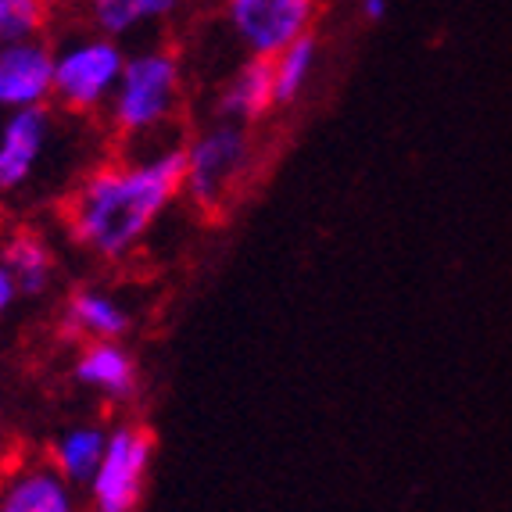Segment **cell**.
Listing matches in <instances>:
<instances>
[{"instance_id":"obj_5","label":"cell","mask_w":512,"mask_h":512,"mask_svg":"<svg viewBox=\"0 0 512 512\" xmlns=\"http://www.w3.org/2000/svg\"><path fill=\"white\" fill-rule=\"evenodd\" d=\"M154 459V434L137 423H119L108 430V444L97 462L86 495L97 512H133L144 502L147 473Z\"/></svg>"},{"instance_id":"obj_9","label":"cell","mask_w":512,"mask_h":512,"mask_svg":"<svg viewBox=\"0 0 512 512\" xmlns=\"http://www.w3.org/2000/svg\"><path fill=\"white\" fill-rule=\"evenodd\" d=\"M72 380L108 402H126L137 394V362L122 341H86L72 362Z\"/></svg>"},{"instance_id":"obj_4","label":"cell","mask_w":512,"mask_h":512,"mask_svg":"<svg viewBox=\"0 0 512 512\" xmlns=\"http://www.w3.org/2000/svg\"><path fill=\"white\" fill-rule=\"evenodd\" d=\"M126 65V51L115 36L90 33L54 51V101L69 111H97L111 101Z\"/></svg>"},{"instance_id":"obj_14","label":"cell","mask_w":512,"mask_h":512,"mask_svg":"<svg viewBox=\"0 0 512 512\" xmlns=\"http://www.w3.org/2000/svg\"><path fill=\"white\" fill-rule=\"evenodd\" d=\"M176 11H180V0H86V15L94 29L115 36V40L137 33V29L158 26Z\"/></svg>"},{"instance_id":"obj_15","label":"cell","mask_w":512,"mask_h":512,"mask_svg":"<svg viewBox=\"0 0 512 512\" xmlns=\"http://www.w3.org/2000/svg\"><path fill=\"white\" fill-rule=\"evenodd\" d=\"M108 444V430L101 427H72L51 444V462L72 487H86L94 477L97 462Z\"/></svg>"},{"instance_id":"obj_3","label":"cell","mask_w":512,"mask_h":512,"mask_svg":"<svg viewBox=\"0 0 512 512\" xmlns=\"http://www.w3.org/2000/svg\"><path fill=\"white\" fill-rule=\"evenodd\" d=\"M183 158H187L183 194L190 197V205L201 212H219L230 205L237 183L248 176L255 147L244 122L219 119L183 147Z\"/></svg>"},{"instance_id":"obj_7","label":"cell","mask_w":512,"mask_h":512,"mask_svg":"<svg viewBox=\"0 0 512 512\" xmlns=\"http://www.w3.org/2000/svg\"><path fill=\"white\" fill-rule=\"evenodd\" d=\"M54 97V51L43 40L0 43V108H29Z\"/></svg>"},{"instance_id":"obj_13","label":"cell","mask_w":512,"mask_h":512,"mask_svg":"<svg viewBox=\"0 0 512 512\" xmlns=\"http://www.w3.org/2000/svg\"><path fill=\"white\" fill-rule=\"evenodd\" d=\"M0 265L15 276L18 294L40 298L54 283V255L33 230H15L0 240Z\"/></svg>"},{"instance_id":"obj_2","label":"cell","mask_w":512,"mask_h":512,"mask_svg":"<svg viewBox=\"0 0 512 512\" xmlns=\"http://www.w3.org/2000/svg\"><path fill=\"white\" fill-rule=\"evenodd\" d=\"M183 97V65L165 47L140 51L126 58L115 94L108 101L111 126L122 137H147L151 129L165 126Z\"/></svg>"},{"instance_id":"obj_8","label":"cell","mask_w":512,"mask_h":512,"mask_svg":"<svg viewBox=\"0 0 512 512\" xmlns=\"http://www.w3.org/2000/svg\"><path fill=\"white\" fill-rule=\"evenodd\" d=\"M51 140V115L43 104L15 108L0 126V194H15L33 180Z\"/></svg>"},{"instance_id":"obj_19","label":"cell","mask_w":512,"mask_h":512,"mask_svg":"<svg viewBox=\"0 0 512 512\" xmlns=\"http://www.w3.org/2000/svg\"><path fill=\"white\" fill-rule=\"evenodd\" d=\"M362 15L369 22H384L387 18V0H362Z\"/></svg>"},{"instance_id":"obj_6","label":"cell","mask_w":512,"mask_h":512,"mask_svg":"<svg viewBox=\"0 0 512 512\" xmlns=\"http://www.w3.org/2000/svg\"><path fill=\"white\" fill-rule=\"evenodd\" d=\"M319 0H226L230 29L251 58H276L298 36L312 33Z\"/></svg>"},{"instance_id":"obj_17","label":"cell","mask_w":512,"mask_h":512,"mask_svg":"<svg viewBox=\"0 0 512 512\" xmlns=\"http://www.w3.org/2000/svg\"><path fill=\"white\" fill-rule=\"evenodd\" d=\"M47 4L43 0H0V43L40 36Z\"/></svg>"},{"instance_id":"obj_16","label":"cell","mask_w":512,"mask_h":512,"mask_svg":"<svg viewBox=\"0 0 512 512\" xmlns=\"http://www.w3.org/2000/svg\"><path fill=\"white\" fill-rule=\"evenodd\" d=\"M319 65V40L312 33L298 36L287 43L273 58V86H276V108H287L305 94L308 79Z\"/></svg>"},{"instance_id":"obj_1","label":"cell","mask_w":512,"mask_h":512,"mask_svg":"<svg viewBox=\"0 0 512 512\" xmlns=\"http://www.w3.org/2000/svg\"><path fill=\"white\" fill-rule=\"evenodd\" d=\"M183 176V147H165L147 158H129L90 172L65 205L76 244L104 262L133 255L165 208L183 194Z\"/></svg>"},{"instance_id":"obj_10","label":"cell","mask_w":512,"mask_h":512,"mask_svg":"<svg viewBox=\"0 0 512 512\" xmlns=\"http://www.w3.org/2000/svg\"><path fill=\"white\" fill-rule=\"evenodd\" d=\"M72 505V484L54 470V462L22 466L0 487V512H72Z\"/></svg>"},{"instance_id":"obj_11","label":"cell","mask_w":512,"mask_h":512,"mask_svg":"<svg viewBox=\"0 0 512 512\" xmlns=\"http://www.w3.org/2000/svg\"><path fill=\"white\" fill-rule=\"evenodd\" d=\"M276 108L273 58H248L219 94V119L255 126Z\"/></svg>"},{"instance_id":"obj_12","label":"cell","mask_w":512,"mask_h":512,"mask_svg":"<svg viewBox=\"0 0 512 512\" xmlns=\"http://www.w3.org/2000/svg\"><path fill=\"white\" fill-rule=\"evenodd\" d=\"M61 323L72 337H83V341H122L133 319L111 294L97 291V287H79L65 301Z\"/></svg>"},{"instance_id":"obj_18","label":"cell","mask_w":512,"mask_h":512,"mask_svg":"<svg viewBox=\"0 0 512 512\" xmlns=\"http://www.w3.org/2000/svg\"><path fill=\"white\" fill-rule=\"evenodd\" d=\"M18 298H22V294H18V283H15V276H11L8 269H4V265H0V323H4V316H8V312H11V305H15Z\"/></svg>"}]
</instances>
